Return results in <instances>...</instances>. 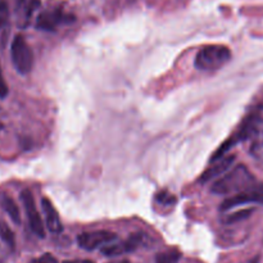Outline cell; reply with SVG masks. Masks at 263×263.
Masks as SVG:
<instances>
[{"label":"cell","mask_w":263,"mask_h":263,"mask_svg":"<svg viewBox=\"0 0 263 263\" xmlns=\"http://www.w3.org/2000/svg\"><path fill=\"white\" fill-rule=\"evenodd\" d=\"M256 181L251 172L243 164H239L230 172L223 175L213 184L212 192L216 194H235L254 186Z\"/></svg>","instance_id":"obj_1"},{"label":"cell","mask_w":263,"mask_h":263,"mask_svg":"<svg viewBox=\"0 0 263 263\" xmlns=\"http://www.w3.org/2000/svg\"><path fill=\"white\" fill-rule=\"evenodd\" d=\"M230 59L231 51L228 46L207 45L197 53L194 66L202 72H213L225 66Z\"/></svg>","instance_id":"obj_2"},{"label":"cell","mask_w":263,"mask_h":263,"mask_svg":"<svg viewBox=\"0 0 263 263\" xmlns=\"http://www.w3.org/2000/svg\"><path fill=\"white\" fill-rule=\"evenodd\" d=\"M10 57L18 73H30L33 67V53L22 35H17L10 45Z\"/></svg>","instance_id":"obj_3"},{"label":"cell","mask_w":263,"mask_h":263,"mask_svg":"<svg viewBox=\"0 0 263 263\" xmlns=\"http://www.w3.org/2000/svg\"><path fill=\"white\" fill-rule=\"evenodd\" d=\"M74 21V15L62 8H49L43 10L36 18V28L41 31L54 32L62 26L69 25Z\"/></svg>","instance_id":"obj_4"},{"label":"cell","mask_w":263,"mask_h":263,"mask_svg":"<svg viewBox=\"0 0 263 263\" xmlns=\"http://www.w3.org/2000/svg\"><path fill=\"white\" fill-rule=\"evenodd\" d=\"M249 203L263 204V185H254V186L243 190L240 193H236L229 199L223 200L222 204H221V211L226 212V211L233 210L239 205L249 204Z\"/></svg>","instance_id":"obj_5"},{"label":"cell","mask_w":263,"mask_h":263,"mask_svg":"<svg viewBox=\"0 0 263 263\" xmlns=\"http://www.w3.org/2000/svg\"><path fill=\"white\" fill-rule=\"evenodd\" d=\"M21 200H22L26 215H27L30 229L32 230V233L35 234L36 236L44 238V236H45V229H44V223L43 221H41L40 215H39L35 200H33V197L32 194H31L30 190H23V192L21 193Z\"/></svg>","instance_id":"obj_6"},{"label":"cell","mask_w":263,"mask_h":263,"mask_svg":"<svg viewBox=\"0 0 263 263\" xmlns=\"http://www.w3.org/2000/svg\"><path fill=\"white\" fill-rule=\"evenodd\" d=\"M116 239H117V235L110 231H92V233H84L77 236V244L80 248L85 251H95L112 243Z\"/></svg>","instance_id":"obj_7"},{"label":"cell","mask_w":263,"mask_h":263,"mask_svg":"<svg viewBox=\"0 0 263 263\" xmlns=\"http://www.w3.org/2000/svg\"><path fill=\"white\" fill-rule=\"evenodd\" d=\"M145 241V235L144 234H134L127 240L122 243H109L102 248L103 254L108 257H117L121 254L130 253V252L136 251L139 247H141Z\"/></svg>","instance_id":"obj_8"},{"label":"cell","mask_w":263,"mask_h":263,"mask_svg":"<svg viewBox=\"0 0 263 263\" xmlns=\"http://www.w3.org/2000/svg\"><path fill=\"white\" fill-rule=\"evenodd\" d=\"M40 7L39 0H17L15 2V15L18 26L26 27L30 23L33 12Z\"/></svg>","instance_id":"obj_9"},{"label":"cell","mask_w":263,"mask_h":263,"mask_svg":"<svg viewBox=\"0 0 263 263\" xmlns=\"http://www.w3.org/2000/svg\"><path fill=\"white\" fill-rule=\"evenodd\" d=\"M234 161H235V156H225L222 158L217 159V161L212 162L210 168H207L204 171V174L202 175V182H208L211 180H213L215 177L220 176V175L226 174L229 171L231 166H233Z\"/></svg>","instance_id":"obj_10"},{"label":"cell","mask_w":263,"mask_h":263,"mask_svg":"<svg viewBox=\"0 0 263 263\" xmlns=\"http://www.w3.org/2000/svg\"><path fill=\"white\" fill-rule=\"evenodd\" d=\"M41 207H43L44 215H45L46 226H48L49 231L53 234H61L63 231V225H62L61 218H59V215L55 208H54L53 203L46 199V198H43Z\"/></svg>","instance_id":"obj_11"},{"label":"cell","mask_w":263,"mask_h":263,"mask_svg":"<svg viewBox=\"0 0 263 263\" xmlns=\"http://www.w3.org/2000/svg\"><path fill=\"white\" fill-rule=\"evenodd\" d=\"M2 207L5 212L9 215V217L12 218V221L14 223L21 222V215H20V208L15 204L14 200L9 197H3L2 199Z\"/></svg>","instance_id":"obj_12"},{"label":"cell","mask_w":263,"mask_h":263,"mask_svg":"<svg viewBox=\"0 0 263 263\" xmlns=\"http://www.w3.org/2000/svg\"><path fill=\"white\" fill-rule=\"evenodd\" d=\"M0 240L4 241L10 249L14 248L15 246V240H14V234L12 233L9 228L5 225L3 221H0Z\"/></svg>","instance_id":"obj_13"},{"label":"cell","mask_w":263,"mask_h":263,"mask_svg":"<svg viewBox=\"0 0 263 263\" xmlns=\"http://www.w3.org/2000/svg\"><path fill=\"white\" fill-rule=\"evenodd\" d=\"M180 258H181V254L179 252H163V253L157 254L156 263H179Z\"/></svg>","instance_id":"obj_14"},{"label":"cell","mask_w":263,"mask_h":263,"mask_svg":"<svg viewBox=\"0 0 263 263\" xmlns=\"http://www.w3.org/2000/svg\"><path fill=\"white\" fill-rule=\"evenodd\" d=\"M252 212H253V210H246L236 213H230V215H228V217L225 218V221L228 223H234L236 222V221H240V220H244V218L249 217V216L252 215Z\"/></svg>","instance_id":"obj_15"},{"label":"cell","mask_w":263,"mask_h":263,"mask_svg":"<svg viewBox=\"0 0 263 263\" xmlns=\"http://www.w3.org/2000/svg\"><path fill=\"white\" fill-rule=\"evenodd\" d=\"M9 21V7L5 0H0V28L4 27Z\"/></svg>","instance_id":"obj_16"},{"label":"cell","mask_w":263,"mask_h":263,"mask_svg":"<svg viewBox=\"0 0 263 263\" xmlns=\"http://www.w3.org/2000/svg\"><path fill=\"white\" fill-rule=\"evenodd\" d=\"M157 202L161 203L163 205H172L176 202V198L172 194H170L168 192H161L158 195H157Z\"/></svg>","instance_id":"obj_17"},{"label":"cell","mask_w":263,"mask_h":263,"mask_svg":"<svg viewBox=\"0 0 263 263\" xmlns=\"http://www.w3.org/2000/svg\"><path fill=\"white\" fill-rule=\"evenodd\" d=\"M8 92H9V89H8V85H7V82H5L4 76H3L2 67H0V99H4V98H7Z\"/></svg>","instance_id":"obj_18"},{"label":"cell","mask_w":263,"mask_h":263,"mask_svg":"<svg viewBox=\"0 0 263 263\" xmlns=\"http://www.w3.org/2000/svg\"><path fill=\"white\" fill-rule=\"evenodd\" d=\"M31 263H59L57 261V258L54 256H51L50 253H45L43 254L41 257L39 258H35Z\"/></svg>","instance_id":"obj_19"},{"label":"cell","mask_w":263,"mask_h":263,"mask_svg":"<svg viewBox=\"0 0 263 263\" xmlns=\"http://www.w3.org/2000/svg\"><path fill=\"white\" fill-rule=\"evenodd\" d=\"M63 263H94L90 259H74V261H66Z\"/></svg>","instance_id":"obj_20"},{"label":"cell","mask_w":263,"mask_h":263,"mask_svg":"<svg viewBox=\"0 0 263 263\" xmlns=\"http://www.w3.org/2000/svg\"><path fill=\"white\" fill-rule=\"evenodd\" d=\"M109 263H130L128 261H116V262H109Z\"/></svg>","instance_id":"obj_21"}]
</instances>
